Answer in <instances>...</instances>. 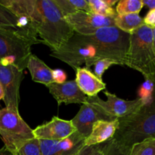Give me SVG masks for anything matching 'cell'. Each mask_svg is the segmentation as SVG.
<instances>
[{"label":"cell","mask_w":155,"mask_h":155,"mask_svg":"<svg viewBox=\"0 0 155 155\" xmlns=\"http://www.w3.org/2000/svg\"><path fill=\"white\" fill-rule=\"evenodd\" d=\"M77 131L71 120L53 117L51 120L33 130L35 138L40 140L60 141Z\"/></svg>","instance_id":"obj_13"},{"label":"cell","mask_w":155,"mask_h":155,"mask_svg":"<svg viewBox=\"0 0 155 155\" xmlns=\"http://www.w3.org/2000/svg\"><path fill=\"white\" fill-rule=\"evenodd\" d=\"M113 64H118V63H117L116 61H115L111 60V59H100V60L97 61L95 62V64H94V74H95L99 79L102 80V77H103V75L105 73V71Z\"/></svg>","instance_id":"obj_26"},{"label":"cell","mask_w":155,"mask_h":155,"mask_svg":"<svg viewBox=\"0 0 155 155\" xmlns=\"http://www.w3.org/2000/svg\"><path fill=\"white\" fill-rule=\"evenodd\" d=\"M0 136L4 146L14 155H18L20 148L35 138L33 130L21 118L19 112L6 107L0 110Z\"/></svg>","instance_id":"obj_6"},{"label":"cell","mask_w":155,"mask_h":155,"mask_svg":"<svg viewBox=\"0 0 155 155\" xmlns=\"http://www.w3.org/2000/svg\"><path fill=\"white\" fill-rule=\"evenodd\" d=\"M119 122V128L112 139L128 149L146 139H155V89L151 98L138 111L120 118Z\"/></svg>","instance_id":"obj_2"},{"label":"cell","mask_w":155,"mask_h":155,"mask_svg":"<svg viewBox=\"0 0 155 155\" xmlns=\"http://www.w3.org/2000/svg\"><path fill=\"white\" fill-rule=\"evenodd\" d=\"M92 36L102 46L106 58L115 61L118 64L125 65L130 34L112 26L99 29Z\"/></svg>","instance_id":"obj_7"},{"label":"cell","mask_w":155,"mask_h":155,"mask_svg":"<svg viewBox=\"0 0 155 155\" xmlns=\"http://www.w3.org/2000/svg\"><path fill=\"white\" fill-rule=\"evenodd\" d=\"M88 2L91 13L113 19L117 16L115 9L109 6L106 0H88Z\"/></svg>","instance_id":"obj_20"},{"label":"cell","mask_w":155,"mask_h":155,"mask_svg":"<svg viewBox=\"0 0 155 155\" xmlns=\"http://www.w3.org/2000/svg\"><path fill=\"white\" fill-rule=\"evenodd\" d=\"M0 27L17 29L18 18L11 11L0 4Z\"/></svg>","instance_id":"obj_23"},{"label":"cell","mask_w":155,"mask_h":155,"mask_svg":"<svg viewBox=\"0 0 155 155\" xmlns=\"http://www.w3.org/2000/svg\"><path fill=\"white\" fill-rule=\"evenodd\" d=\"M119 125V119L98 120L94 124L91 133L84 141V146L100 145L113 138Z\"/></svg>","instance_id":"obj_15"},{"label":"cell","mask_w":155,"mask_h":155,"mask_svg":"<svg viewBox=\"0 0 155 155\" xmlns=\"http://www.w3.org/2000/svg\"><path fill=\"white\" fill-rule=\"evenodd\" d=\"M144 22L145 25L149 27H155V9L149 11L148 13L144 18Z\"/></svg>","instance_id":"obj_30"},{"label":"cell","mask_w":155,"mask_h":155,"mask_svg":"<svg viewBox=\"0 0 155 155\" xmlns=\"http://www.w3.org/2000/svg\"><path fill=\"white\" fill-rule=\"evenodd\" d=\"M143 6L142 0H120L117 3L115 12L117 15L139 14Z\"/></svg>","instance_id":"obj_21"},{"label":"cell","mask_w":155,"mask_h":155,"mask_svg":"<svg viewBox=\"0 0 155 155\" xmlns=\"http://www.w3.org/2000/svg\"><path fill=\"white\" fill-rule=\"evenodd\" d=\"M74 33L81 35H92L99 29L114 25V19L93 13L78 12L65 17Z\"/></svg>","instance_id":"obj_10"},{"label":"cell","mask_w":155,"mask_h":155,"mask_svg":"<svg viewBox=\"0 0 155 155\" xmlns=\"http://www.w3.org/2000/svg\"><path fill=\"white\" fill-rule=\"evenodd\" d=\"M46 87L59 105L62 103L83 104L88 100V96L81 91L75 80L66 81L62 84L53 83L47 85Z\"/></svg>","instance_id":"obj_14"},{"label":"cell","mask_w":155,"mask_h":155,"mask_svg":"<svg viewBox=\"0 0 155 155\" xmlns=\"http://www.w3.org/2000/svg\"><path fill=\"white\" fill-rule=\"evenodd\" d=\"M143 5L150 8V10L155 9V0H142Z\"/></svg>","instance_id":"obj_31"},{"label":"cell","mask_w":155,"mask_h":155,"mask_svg":"<svg viewBox=\"0 0 155 155\" xmlns=\"http://www.w3.org/2000/svg\"><path fill=\"white\" fill-rule=\"evenodd\" d=\"M130 150L114 142L112 139L107 141L106 155H129Z\"/></svg>","instance_id":"obj_27"},{"label":"cell","mask_w":155,"mask_h":155,"mask_svg":"<svg viewBox=\"0 0 155 155\" xmlns=\"http://www.w3.org/2000/svg\"><path fill=\"white\" fill-rule=\"evenodd\" d=\"M106 142L92 146H84L75 155H106Z\"/></svg>","instance_id":"obj_28"},{"label":"cell","mask_w":155,"mask_h":155,"mask_svg":"<svg viewBox=\"0 0 155 155\" xmlns=\"http://www.w3.org/2000/svg\"><path fill=\"white\" fill-rule=\"evenodd\" d=\"M125 65L141 73L144 79L155 77V52L152 27L144 24L130 34Z\"/></svg>","instance_id":"obj_4"},{"label":"cell","mask_w":155,"mask_h":155,"mask_svg":"<svg viewBox=\"0 0 155 155\" xmlns=\"http://www.w3.org/2000/svg\"><path fill=\"white\" fill-rule=\"evenodd\" d=\"M152 31H153V48H154L155 52V27H152Z\"/></svg>","instance_id":"obj_34"},{"label":"cell","mask_w":155,"mask_h":155,"mask_svg":"<svg viewBox=\"0 0 155 155\" xmlns=\"http://www.w3.org/2000/svg\"><path fill=\"white\" fill-rule=\"evenodd\" d=\"M27 68L31 75L33 81L42 83L46 86L53 83V70L37 56L34 54L30 55L27 62Z\"/></svg>","instance_id":"obj_17"},{"label":"cell","mask_w":155,"mask_h":155,"mask_svg":"<svg viewBox=\"0 0 155 155\" xmlns=\"http://www.w3.org/2000/svg\"><path fill=\"white\" fill-rule=\"evenodd\" d=\"M0 155H14V154L4 146L0 149Z\"/></svg>","instance_id":"obj_32"},{"label":"cell","mask_w":155,"mask_h":155,"mask_svg":"<svg viewBox=\"0 0 155 155\" xmlns=\"http://www.w3.org/2000/svg\"><path fill=\"white\" fill-rule=\"evenodd\" d=\"M67 75L65 72L62 70L56 69L53 70V83L62 84L66 82Z\"/></svg>","instance_id":"obj_29"},{"label":"cell","mask_w":155,"mask_h":155,"mask_svg":"<svg viewBox=\"0 0 155 155\" xmlns=\"http://www.w3.org/2000/svg\"><path fill=\"white\" fill-rule=\"evenodd\" d=\"M155 89V77H148L145 79L138 91V98H141L144 102L148 101L153 95Z\"/></svg>","instance_id":"obj_24"},{"label":"cell","mask_w":155,"mask_h":155,"mask_svg":"<svg viewBox=\"0 0 155 155\" xmlns=\"http://www.w3.org/2000/svg\"><path fill=\"white\" fill-rule=\"evenodd\" d=\"M76 79L78 86L88 97H94L106 89V83L99 79L90 69L78 68L76 69Z\"/></svg>","instance_id":"obj_16"},{"label":"cell","mask_w":155,"mask_h":155,"mask_svg":"<svg viewBox=\"0 0 155 155\" xmlns=\"http://www.w3.org/2000/svg\"><path fill=\"white\" fill-rule=\"evenodd\" d=\"M18 155H43L39 139L34 138L26 142L20 148Z\"/></svg>","instance_id":"obj_25"},{"label":"cell","mask_w":155,"mask_h":155,"mask_svg":"<svg viewBox=\"0 0 155 155\" xmlns=\"http://www.w3.org/2000/svg\"><path fill=\"white\" fill-rule=\"evenodd\" d=\"M85 139L76 131L60 141L39 140L43 155H75L84 147Z\"/></svg>","instance_id":"obj_12"},{"label":"cell","mask_w":155,"mask_h":155,"mask_svg":"<svg viewBox=\"0 0 155 155\" xmlns=\"http://www.w3.org/2000/svg\"><path fill=\"white\" fill-rule=\"evenodd\" d=\"M96 101L95 97H88V100L81 107L71 123L77 131L87 139L91 133L92 127L98 120H114Z\"/></svg>","instance_id":"obj_9"},{"label":"cell","mask_w":155,"mask_h":155,"mask_svg":"<svg viewBox=\"0 0 155 155\" xmlns=\"http://www.w3.org/2000/svg\"><path fill=\"white\" fill-rule=\"evenodd\" d=\"M50 55L69 65L74 71L83 64L88 69L100 59L106 58L103 48L92 35L74 34Z\"/></svg>","instance_id":"obj_3"},{"label":"cell","mask_w":155,"mask_h":155,"mask_svg":"<svg viewBox=\"0 0 155 155\" xmlns=\"http://www.w3.org/2000/svg\"><path fill=\"white\" fill-rule=\"evenodd\" d=\"M62 16H68L78 12L91 13L88 0H53Z\"/></svg>","instance_id":"obj_19"},{"label":"cell","mask_w":155,"mask_h":155,"mask_svg":"<svg viewBox=\"0 0 155 155\" xmlns=\"http://www.w3.org/2000/svg\"><path fill=\"white\" fill-rule=\"evenodd\" d=\"M3 98H4V92H3V89L2 88V86L0 85V101L2 99L3 100Z\"/></svg>","instance_id":"obj_35"},{"label":"cell","mask_w":155,"mask_h":155,"mask_svg":"<svg viewBox=\"0 0 155 155\" xmlns=\"http://www.w3.org/2000/svg\"><path fill=\"white\" fill-rule=\"evenodd\" d=\"M129 155H155V139L149 138L134 144Z\"/></svg>","instance_id":"obj_22"},{"label":"cell","mask_w":155,"mask_h":155,"mask_svg":"<svg viewBox=\"0 0 155 155\" xmlns=\"http://www.w3.org/2000/svg\"><path fill=\"white\" fill-rule=\"evenodd\" d=\"M38 44L12 27H0V64L15 65L24 71L31 53V46Z\"/></svg>","instance_id":"obj_5"},{"label":"cell","mask_w":155,"mask_h":155,"mask_svg":"<svg viewBox=\"0 0 155 155\" xmlns=\"http://www.w3.org/2000/svg\"><path fill=\"white\" fill-rule=\"evenodd\" d=\"M106 101H103L96 95L95 100L97 104L113 119L126 117L138 111L144 104L140 98L134 100H123L117 97L115 94L104 91Z\"/></svg>","instance_id":"obj_11"},{"label":"cell","mask_w":155,"mask_h":155,"mask_svg":"<svg viewBox=\"0 0 155 155\" xmlns=\"http://www.w3.org/2000/svg\"><path fill=\"white\" fill-rule=\"evenodd\" d=\"M106 2H107V4L109 5V6H111V7H112V6H114V5L115 4V3H118V0H106Z\"/></svg>","instance_id":"obj_33"},{"label":"cell","mask_w":155,"mask_h":155,"mask_svg":"<svg viewBox=\"0 0 155 155\" xmlns=\"http://www.w3.org/2000/svg\"><path fill=\"white\" fill-rule=\"evenodd\" d=\"M0 4L16 17L27 16L37 36L52 51L60 48L74 33L53 0H0Z\"/></svg>","instance_id":"obj_1"},{"label":"cell","mask_w":155,"mask_h":155,"mask_svg":"<svg viewBox=\"0 0 155 155\" xmlns=\"http://www.w3.org/2000/svg\"><path fill=\"white\" fill-rule=\"evenodd\" d=\"M144 24V18L139 14L117 15L114 18V25L122 31L132 34L135 30Z\"/></svg>","instance_id":"obj_18"},{"label":"cell","mask_w":155,"mask_h":155,"mask_svg":"<svg viewBox=\"0 0 155 155\" xmlns=\"http://www.w3.org/2000/svg\"><path fill=\"white\" fill-rule=\"evenodd\" d=\"M24 78L23 71L15 65L0 64V85L4 92V101L6 108L18 112L19 90Z\"/></svg>","instance_id":"obj_8"}]
</instances>
